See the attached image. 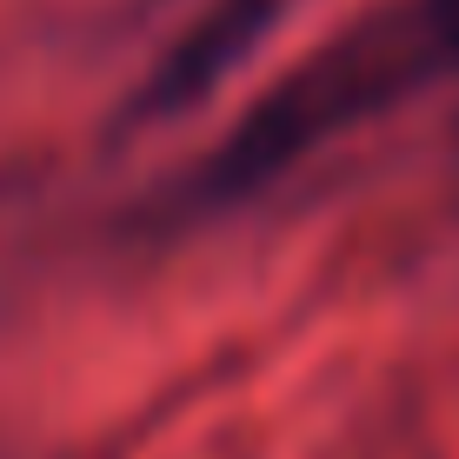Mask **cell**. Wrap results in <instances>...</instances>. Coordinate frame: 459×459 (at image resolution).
Returning <instances> with one entry per match:
<instances>
[{"label": "cell", "mask_w": 459, "mask_h": 459, "mask_svg": "<svg viewBox=\"0 0 459 459\" xmlns=\"http://www.w3.org/2000/svg\"><path fill=\"white\" fill-rule=\"evenodd\" d=\"M446 81H459V0H386L346 21L233 120V134L186 180V207H240L320 147L359 134L379 114H400Z\"/></svg>", "instance_id": "1"}, {"label": "cell", "mask_w": 459, "mask_h": 459, "mask_svg": "<svg viewBox=\"0 0 459 459\" xmlns=\"http://www.w3.org/2000/svg\"><path fill=\"white\" fill-rule=\"evenodd\" d=\"M299 0H200V13L167 40V54L147 67V81L134 87L120 126H160L194 114L200 100H213L233 74L280 34V21Z\"/></svg>", "instance_id": "2"}]
</instances>
